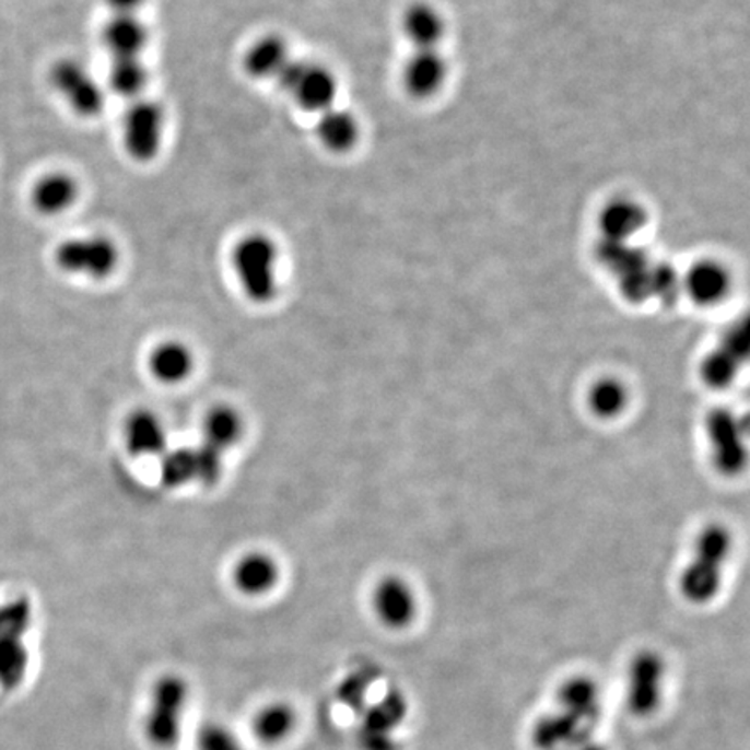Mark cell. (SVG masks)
Segmentation results:
<instances>
[{
  "label": "cell",
  "instance_id": "cell-25",
  "mask_svg": "<svg viewBox=\"0 0 750 750\" xmlns=\"http://www.w3.org/2000/svg\"><path fill=\"white\" fill-rule=\"evenodd\" d=\"M401 30L413 49H438L445 35V20L434 5L415 2L405 11Z\"/></svg>",
  "mask_w": 750,
  "mask_h": 750
},
{
  "label": "cell",
  "instance_id": "cell-34",
  "mask_svg": "<svg viewBox=\"0 0 750 750\" xmlns=\"http://www.w3.org/2000/svg\"><path fill=\"white\" fill-rule=\"evenodd\" d=\"M112 16H140L147 0H103Z\"/></svg>",
  "mask_w": 750,
  "mask_h": 750
},
{
  "label": "cell",
  "instance_id": "cell-11",
  "mask_svg": "<svg viewBox=\"0 0 750 750\" xmlns=\"http://www.w3.org/2000/svg\"><path fill=\"white\" fill-rule=\"evenodd\" d=\"M372 610L384 628L401 631L418 616V598L409 582L397 575L380 578L372 593Z\"/></svg>",
  "mask_w": 750,
  "mask_h": 750
},
{
  "label": "cell",
  "instance_id": "cell-19",
  "mask_svg": "<svg viewBox=\"0 0 750 750\" xmlns=\"http://www.w3.org/2000/svg\"><path fill=\"white\" fill-rule=\"evenodd\" d=\"M558 707L582 726L590 728L601 713V692L595 679L575 676L566 679L558 690Z\"/></svg>",
  "mask_w": 750,
  "mask_h": 750
},
{
  "label": "cell",
  "instance_id": "cell-21",
  "mask_svg": "<svg viewBox=\"0 0 750 750\" xmlns=\"http://www.w3.org/2000/svg\"><path fill=\"white\" fill-rule=\"evenodd\" d=\"M648 223L645 207L633 199L610 200L599 214V228L605 241L629 242Z\"/></svg>",
  "mask_w": 750,
  "mask_h": 750
},
{
  "label": "cell",
  "instance_id": "cell-15",
  "mask_svg": "<svg viewBox=\"0 0 750 750\" xmlns=\"http://www.w3.org/2000/svg\"><path fill=\"white\" fill-rule=\"evenodd\" d=\"M683 285L693 303L711 308L726 300L731 288V277L722 262L700 259L684 274Z\"/></svg>",
  "mask_w": 750,
  "mask_h": 750
},
{
  "label": "cell",
  "instance_id": "cell-6",
  "mask_svg": "<svg viewBox=\"0 0 750 750\" xmlns=\"http://www.w3.org/2000/svg\"><path fill=\"white\" fill-rule=\"evenodd\" d=\"M356 743L360 750H400L398 729L409 714V702L403 693L389 690L386 695L360 711Z\"/></svg>",
  "mask_w": 750,
  "mask_h": 750
},
{
  "label": "cell",
  "instance_id": "cell-20",
  "mask_svg": "<svg viewBox=\"0 0 750 750\" xmlns=\"http://www.w3.org/2000/svg\"><path fill=\"white\" fill-rule=\"evenodd\" d=\"M291 61V49L280 35H262L247 47L244 70L256 81H277Z\"/></svg>",
  "mask_w": 750,
  "mask_h": 750
},
{
  "label": "cell",
  "instance_id": "cell-22",
  "mask_svg": "<svg viewBox=\"0 0 750 750\" xmlns=\"http://www.w3.org/2000/svg\"><path fill=\"white\" fill-rule=\"evenodd\" d=\"M102 40L112 58H143L150 32L140 16H112L103 26Z\"/></svg>",
  "mask_w": 750,
  "mask_h": 750
},
{
  "label": "cell",
  "instance_id": "cell-9",
  "mask_svg": "<svg viewBox=\"0 0 750 750\" xmlns=\"http://www.w3.org/2000/svg\"><path fill=\"white\" fill-rule=\"evenodd\" d=\"M666 672L664 658L652 649L640 652L631 660L628 669V688H625V704H628L629 713L637 717H648L660 707Z\"/></svg>",
  "mask_w": 750,
  "mask_h": 750
},
{
  "label": "cell",
  "instance_id": "cell-5",
  "mask_svg": "<svg viewBox=\"0 0 750 750\" xmlns=\"http://www.w3.org/2000/svg\"><path fill=\"white\" fill-rule=\"evenodd\" d=\"M55 258L59 270L65 273L103 280L108 279L117 270L120 250L114 238L96 233L61 242L56 249Z\"/></svg>",
  "mask_w": 750,
  "mask_h": 750
},
{
  "label": "cell",
  "instance_id": "cell-14",
  "mask_svg": "<svg viewBox=\"0 0 750 750\" xmlns=\"http://www.w3.org/2000/svg\"><path fill=\"white\" fill-rule=\"evenodd\" d=\"M253 735L266 747H280L288 743L300 728V714L288 700H271L254 713Z\"/></svg>",
  "mask_w": 750,
  "mask_h": 750
},
{
  "label": "cell",
  "instance_id": "cell-4",
  "mask_svg": "<svg viewBox=\"0 0 750 750\" xmlns=\"http://www.w3.org/2000/svg\"><path fill=\"white\" fill-rule=\"evenodd\" d=\"M277 82L308 114L318 115L336 106L338 77L317 61L292 58Z\"/></svg>",
  "mask_w": 750,
  "mask_h": 750
},
{
  "label": "cell",
  "instance_id": "cell-23",
  "mask_svg": "<svg viewBox=\"0 0 750 750\" xmlns=\"http://www.w3.org/2000/svg\"><path fill=\"white\" fill-rule=\"evenodd\" d=\"M317 117L315 132H317L318 141L329 152L348 153L356 147L362 129H360L359 120L350 110H344V108H339L336 105L329 110L321 112Z\"/></svg>",
  "mask_w": 750,
  "mask_h": 750
},
{
  "label": "cell",
  "instance_id": "cell-33",
  "mask_svg": "<svg viewBox=\"0 0 750 750\" xmlns=\"http://www.w3.org/2000/svg\"><path fill=\"white\" fill-rule=\"evenodd\" d=\"M32 607L28 599L20 598L0 607V637H25L32 625Z\"/></svg>",
  "mask_w": 750,
  "mask_h": 750
},
{
  "label": "cell",
  "instance_id": "cell-3",
  "mask_svg": "<svg viewBox=\"0 0 750 750\" xmlns=\"http://www.w3.org/2000/svg\"><path fill=\"white\" fill-rule=\"evenodd\" d=\"M731 551V537L722 525L705 527L696 539L693 558L679 578L681 595L693 605H707L722 589L723 570Z\"/></svg>",
  "mask_w": 750,
  "mask_h": 750
},
{
  "label": "cell",
  "instance_id": "cell-17",
  "mask_svg": "<svg viewBox=\"0 0 750 750\" xmlns=\"http://www.w3.org/2000/svg\"><path fill=\"white\" fill-rule=\"evenodd\" d=\"M124 443L132 456H162L167 447L164 421L152 410H134L124 422Z\"/></svg>",
  "mask_w": 750,
  "mask_h": 750
},
{
  "label": "cell",
  "instance_id": "cell-18",
  "mask_svg": "<svg viewBox=\"0 0 750 750\" xmlns=\"http://www.w3.org/2000/svg\"><path fill=\"white\" fill-rule=\"evenodd\" d=\"M233 586L242 595L261 598L270 595L280 581V569L277 561L261 551L247 552L236 561L232 572Z\"/></svg>",
  "mask_w": 750,
  "mask_h": 750
},
{
  "label": "cell",
  "instance_id": "cell-16",
  "mask_svg": "<svg viewBox=\"0 0 750 750\" xmlns=\"http://www.w3.org/2000/svg\"><path fill=\"white\" fill-rule=\"evenodd\" d=\"M79 194L81 190L75 177L63 171H55L38 177L32 188L30 202L38 214L55 218L70 211L79 200Z\"/></svg>",
  "mask_w": 750,
  "mask_h": 750
},
{
  "label": "cell",
  "instance_id": "cell-24",
  "mask_svg": "<svg viewBox=\"0 0 750 750\" xmlns=\"http://www.w3.org/2000/svg\"><path fill=\"white\" fill-rule=\"evenodd\" d=\"M148 368L152 377L161 383L169 384V386L181 384L194 372V353L185 342L164 341L156 344L148 356Z\"/></svg>",
  "mask_w": 750,
  "mask_h": 750
},
{
  "label": "cell",
  "instance_id": "cell-26",
  "mask_svg": "<svg viewBox=\"0 0 750 750\" xmlns=\"http://www.w3.org/2000/svg\"><path fill=\"white\" fill-rule=\"evenodd\" d=\"M589 735V728L560 711L540 717L531 728V742L537 750H561Z\"/></svg>",
  "mask_w": 750,
  "mask_h": 750
},
{
  "label": "cell",
  "instance_id": "cell-1",
  "mask_svg": "<svg viewBox=\"0 0 750 750\" xmlns=\"http://www.w3.org/2000/svg\"><path fill=\"white\" fill-rule=\"evenodd\" d=\"M191 705L190 683L177 672H164L148 688L141 729L153 749L171 750L181 742Z\"/></svg>",
  "mask_w": 750,
  "mask_h": 750
},
{
  "label": "cell",
  "instance_id": "cell-28",
  "mask_svg": "<svg viewBox=\"0 0 750 750\" xmlns=\"http://www.w3.org/2000/svg\"><path fill=\"white\" fill-rule=\"evenodd\" d=\"M150 81L143 58H112L108 85L117 96L134 102L143 97Z\"/></svg>",
  "mask_w": 750,
  "mask_h": 750
},
{
  "label": "cell",
  "instance_id": "cell-27",
  "mask_svg": "<svg viewBox=\"0 0 750 750\" xmlns=\"http://www.w3.org/2000/svg\"><path fill=\"white\" fill-rule=\"evenodd\" d=\"M244 419L230 405L212 407L203 419V443L215 450L226 452L241 442Z\"/></svg>",
  "mask_w": 750,
  "mask_h": 750
},
{
  "label": "cell",
  "instance_id": "cell-10",
  "mask_svg": "<svg viewBox=\"0 0 750 750\" xmlns=\"http://www.w3.org/2000/svg\"><path fill=\"white\" fill-rule=\"evenodd\" d=\"M713 462L723 474H738L742 471L747 460L746 427L731 410L717 409L708 413L705 419Z\"/></svg>",
  "mask_w": 750,
  "mask_h": 750
},
{
  "label": "cell",
  "instance_id": "cell-12",
  "mask_svg": "<svg viewBox=\"0 0 750 750\" xmlns=\"http://www.w3.org/2000/svg\"><path fill=\"white\" fill-rule=\"evenodd\" d=\"M448 65L438 49H413L403 65L401 81L410 96L426 99L447 82Z\"/></svg>",
  "mask_w": 750,
  "mask_h": 750
},
{
  "label": "cell",
  "instance_id": "cell-29",
  "mask_svg": "<svg viewBox=\"0 0 750 750\" xmlns=\"http://www.w3.org/2000/svg\"><path fill=\"white\" fill-rule=\"evenodd\" d=\"M30 654L22 637H0V688L13 692L25 683Z\"/></svg>",
  "mask_w": 750,
  "mask_h": 750
},
{
  "label": "cell",
  "instance_id": "cell-32",
  "mask_svg": "<svg viewBox=\"0 0 750 750\" xmlns=\"http://www.w3.org/2000/svg\"><path fill=\"white\" fill-rule=\"evenodd\" d=\"M195 750H247L241 735L221 722H207L195 737Z\"/></svg>",
  "mask_w": 750,
  "mask_h": 750
},
{
  "label": "cell",
  "instance_id": "cell-35",
  "mask_svg": "<svg viewBox=\"0 0 750 750\" xmlns=\"http://www.w3.org/2000/svg\"><path fill=\"white\" fill-rule=\"evenodd\" d=\"M561 750H603V747L599 746L595 738L589 735V737L582 738L578 742L572 743V746Z\"/></svg>",
  "mask_w": 750,
  "mask_h": 750
},
{
  "label": "cell",
  "instance_id": "cell-31",
  "mask_svg": "<svg viewBox=\"0 0 750 750\" xmlns=\"http://www.w3.org/2000/svg\"><path fill=\"white\" fill-rule=\"evenodd\" d=\"M162 480L167 487H183L199 481V464L195 448L169 452L162 459Z\"/></svg>",
  "mask_w": 750,
  "mask_h": 750
},
{
  "label": "cell",
  "instance_id": "cell-13",
  "mask_svg": "<svg viewBox=\"0 0 750 750\" xmlns=\"http://www.w3.org/2000/svg\"><path fill=\"white\" fill-rule=\"evenodd\" d=\"M747 359L746 330H731L700 365V377L708 388L723 389L734 383L738 368Z\"/></svg>",
  "mask_w": 750,
  "mask_h": 750
},
{
  "label": "cell",
  "instance_id": "cell-7",
  "mask_svg": "<svg viewBox=\"0 0 750 750\" xmlns=\"http://www.w3.org/2000/svg\"><path fill=\"white\" fill-rule=\"evenodd\" d=\"M165 112L148 97L129 102L122 117V141L126 152L141 164L152 162L164 143Z\"/></svg>",
  "mask_w": 750,
  "mask_h": 750
},
{
  "label": "cell",
  "instance_id": "cell-8",
  "mask_svg": "<svg viewBox=\"0 0 750 750\" xmlns=\"http://www.w3.org/2000/svg\"><path fill=\"white\" fill-rule=\"evenodd\" d=\"M49 84L77 115L96 117L105 108V91L75 58H61L49 70Z\"/></svg>",
  "mask_w": 750,
  "mask_h": 750
},
{
  "label": "cell",
  "instance_id": "cell-2",
  "mask_svg": "<svg viewBox=\"0 0 750 750\" xmlns=\"http://www.w3.org/2000/svg\"><path fill=\"white\" fill-rule=\"evenodd\" d=\"M279 247L266 233L242 236L232 250L236 282L247 300L268 304L279 294Z\"/></svg>",
  "mask_w": 750,
  "mask_h": 750
},
{
  "label": "cell",
  "instance_id": "cell-30",
  "mask_svg": "<svg viewBox=\"0 0 750 750\" xmlns=\"http://www.w3.org/2000/svg\"><path fill=\"white\" fill-rule=\"evenodd\" d=\"M628 403V388L617 377H603V379L596 380L587 392V405L599 419L619 418Z\"/></svg>",
  "mask_w": 750,
  "mask_h": 750
}]
</instances>
